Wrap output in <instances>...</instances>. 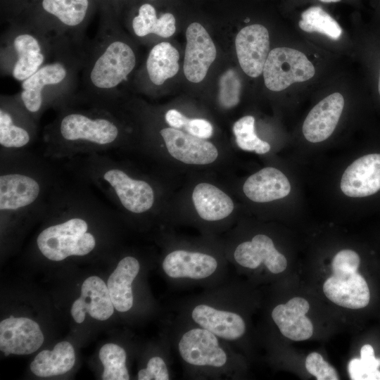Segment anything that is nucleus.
Listing matches in <instances>:
<instances>
[{
	"mask_svg": "<svg viewBox=\"0 0 380 380\" xmlns=\"http://www.w3.org/2000/svg\"><path fill=\"white\" fill-rule=\"evenodd\" d=\"M37 245L47 259L61 261L70 256L89 254L96 241L89 232L87 220L75 212V215L44 229L37 238Z\"/></svg>",
	"mask_w": 380,
	"mask_h": 380,
	"instance_id": "obj_11",
	"label": "nucleus"
},
{
	"mask_svg": "<svg viewBox=\"0 0 380 380\" xmlns=\"http://www.w3.org/2000/svg\"><path fill=\"white\" fill-rule=\"evenodd\" d=\"M160 134L170 156L184 163L208 165L218 156L217 149L213 143L179 129L163 128Z\"/></svg>",
	"mask_w": 380,
	"mask_h": 380,
	"instance_id": "obj_18",
	"label": "nucleus"
},
{
	"mask_svg": "<svg viewBox=\"0 0 380 380\" xmlns=\"http://www.w3.org/2000/svg\"><path fill=\"white\" fill-rule=\"evenodd\" d=\"M254 124L255 118L251 115L244 116L234 124L236 144L243 151L265 154L270 150V145L256 135Z\"/></svg>",
	"mask_w": 380,
	"mask_h": 380,
	"instance_id": "obj_32",
	"label": "nucleus"
},
{
	"mask_svg": "<svg viewBox=\"0 0 380 380\" xmlns=\"http://www.w3.org/2000/svg\"><path fill=\"white\" fill-rule=\"evenodd\" d=\"M87 156L82 171L87 180L129 213L142 214L151 209L155 193L148 182L130 177L106 156L91 153Z\"/></svg>",
	"mask_w": 380,
	"mask_h": 380,
	"instance_id": "obj_7",
	"label": "nucleus"
},
{
	"mask_svg": "<svg viewBox=\"0 0 380 380\" xmlns=\"http://www.w3.org/2000/svg\"><path fill=\"white\" fill-rule=\"evenodd\" d=\"M379 95H380V75H379Z\"/></svg>",
	"mask_w": 380,
	"mask_h": 380,
	"instance_id": "obj_40",
	"label": "nucleus"
},
{
	"mask_svg": "<svg viewBox=\"0 0 380 380\" xmlns=\"http://www.w3.org/2000/svg\"><path fill=\"white\" fill-rule=\"evenodd\" d=\"M134 34L138 37L151 34L167 38L175 32V18L172 13H166L158 18L155 8L150 4H142L131 23Z\"/></svg>",
	"mask_w": 380,
	"mask_h": 380,
	"instance_id": "obj_29",
	"label": "nucleus"
},
{
	"mask_svg": "<svg viewBox=\"0 0 380 380\" xmlns=\"http://www.w3.org/2000/svg\"><path fill=\"white\" fill-rule=\"evenodd\" d=\"M319 1L324 3H335V2H338L341 0H319Z\"/></svg>",
	"mask_w": 380,
	"mask_h": 380,
	"instance_id": "obj_39",
	"label": "nucleus"
},
{
	"mask_svg": "<svg viewBox=\"0 0 380 380\" xmlns=\"http://www.w3.org/2000/svg\"><path fill=\"white\" fill-rule=\"evenodd\" d=\"M344 106V99L333 93L315 105L307 115L303 133L310 142L317 143L328 139L334 132Z\"/></svg>",
	"mask_w": 380,
	"mask_h": 380,
	"instance_id": "obj_22",
	"label": "nucleus"
},
{
	"mask_svg": "<svg viewBox=\"0 0 380 380\" xmlns=\"http://www.w3.org/2000/svg\"><path fill=\"white\" fill-rule=\"evenodd\" d=\"M37 134V121L25 110L16 96H1L0 146L4 151H21Z\"/></svg>",
	"mask_w": 380,
	"mask_h": 380,
	"instance_id": "obj_13",
	"label": "nucleus"
},
{
	"mask_svg": "<svg viewBox=\"0 0 380 380\" xmlns=\"http://www.w3.org/2000/svg\"><path fill=\"white\" fill-rule=\"evenodd\" d=\"M137 64L132 46L120 34L110 15L103 19L93 42L84 49V97L113 106L118 88Z\"/></svg>",
	"mask_w": 380,
	"mask_h": 380,
	"instance_id": "obj_2",
	"label": "nucleus"
},
{
	"mask_svg": "<svg viewBox=\"0 0 380 380\" xmlns=\"http://www.w3.org/2000/svg\"><path fill=\"white\" fill-rule=\"evenodd\" d=\"M343 193L354 198L366 197L380 190V153L363 156L344 171L341 180Z\"/></svg>",
	"mask_w": 380,
	"mask_h": 380,
	"instance_id": "obj_19",
	"label": "nucleus"
},
{
	"mask_svg": "<svg viewBox=\"0 0 380 380\" xmlns=\"http://www.w3.org/2000/svg\"><path fill=\"white\" fill-rule=\"evenodd\" d=\"M218 101L224 108H232L240 101L241 82L237 72L227 70L221 76L219 82Z\"/></svg>",
	"mask_w": 380,
	"mask_h": 380,
	"instance_id": "obj_35",
	"label": "nucleus"
},
{
	"mask_svg": "<svg viewBox=\"0 0 380 380\" xmlns=\"http://www.w3.org/2000/svg\"><path fill=\"white\" fill-rule=\"evenodd\" d=\"M168 327L167 335L180 360L184 377L196 380L239 377L241 359L229 343L172 314Z\"/></svg>",
	"mask_w": 380,
	"mask_h": 380,
	"instance_id": "obj_3",
	"label": "nucleus"
},
{
	"mask_svg": "<svg viewBox=\"0 0 380 380\" xmlns=\"http://www.w3.org/2000/svg\"><path fill=\"white\" fill-rule=\"evenodd\" d=\"M43 342L39 324L31 319L11 316L0 322V350L5 355L33 353Z\"/></svg>",
	"mask_w": 380,
	"mask_h": 380,
	"instance_id": "obj_17",
	"label": "nucleus"
},
{
	"mask_svg": "<svg viewBox=\"0 0 380 380\" xmlns=\"http://www.w3.org/2000/svg\"><path fill=\"white\" fill-rule=\"evenodd\" d=\"M323 291L331 301L350 309L363 308L370 300L367 283L357 271L333 273L324 281Z\"/></svg>",
	"mask_w": 380,
	"mask_h": 380,
	"instance_id": "obj_20",
	"label": "nucleus"
},
{
	"mask_svg": "<svg viewBox=\"0 0 380 380\" xmlns=\"http://www.w3.org/2000/svg\"><path fill=\"white\" fill-rule=\"evenodd\" d=\"M141 270L139 260L132 255L122 258L110 275L107 286L116 310L126 312L132 309L134 303L133 284Z\"/></svg>",
	"mask_w": 380,
	"mask_h": 380,
	"instance_id": "obj_24",
	"label": "nucleus"
},
{
	"mask_svg": "<svg viewBox=\"0 0 380 380\" xmlns=\"http://www.w3.org/2000/svg\"><path fill=\"white\" fill-rule=\"evenodd\" d=\"M178 51L169 42L156 44L150 51L146 61V72L149 81L161 86L179 71Z\"/></svg>",
	"mask_w": 380,
	"mask_h": 380,
	"instance_id": "obj_28",
	"label": "nucleus"
},
{
	"mask_svg": "<svg viewBox=\"0 0 380 380\" xmlns=\"http://www.w3.org/2000/svg\"><path fill=\"white\" fill-rule=\"evenodd\" d=\"M151 1H154V0H151Z\"/></svg>",
	"mask_w": 380,
	"mask_h": 380,
	"instance_id": "obj_41",
	"label": "nucleus"
},
{
	"mask_svg": "<svg viewBox=\"0 0 380 380\" xmlns=\"http://www.w3.org/2000/svg\"><path fill=\"white\" fill-rule=\"evenodd\" d=\"M380 358L375 357L373 347L364 345L360 349V358L352 359L348 366L352 380H380Z\"/></svg>",
	"mask_w": 380,
	"mask_h": 380,
	"instance_id": "obj_33",
	"label": "nucleus"
},
{
	"mask_svg": "<svg viewBox=\"0 0 380 380\" xmlns=\"http://www.w3.org/2000/svg\"><path fill=\"white\" fill-rule=\"evenodd\" d=\"M262 72L267 88L279 91L295 82L311 79L315 69L301 51L289 47H277L270 51Z\"/></svg>",
	"mask_w": 380,
	"mask_h": 380,
	"instance_id": "obj_12",
	"label": "nucleus"
},
{
	"mask_svg": "<svg viewBox=\"0 0 380 380\" xmlns=\"http://www.w3.org/2000/svg\"><path fill=\"white\" fill-rule=\"evenodd\" d=\"M308 372L317 380H338L336 369L317 353H310L305 360Z\"/></svg>",
	"mask_w": 380,
	"mask_h": 380,
	"instance_id": "obj_36",
	"label": "nucleus"
},
{
	"mask_svg": "<svg viewBox=\"0 0 380 380\" xmlns=\"http://www.w3.org/2000/svg\"><path fill=\"white\" fill-rule=\"evenodd\" d=\"M55 55L53 61L23 81L21 91L15 94L37 122L46 108H59L75 96L77 74L82 69L84 53L65 51Z\"/></svg>",
	"mask_w": 380,
	"mask_h": 380,
	"instance_id": "obj_5",
	"label": "nucleus"
},
{
	"mask_svg": "<svg viewBox=\"0 0 380 380\" xmlns=\"http://www.w3.org/2000/svg\"><path fill=\"white\" fill-rule=\"evenodd\" d=\"M182 128L189 134L201 139H208L213 135V128L210 122L201 118H187L184 117Z\"/></svg>",
	"mask_w": 380,
	"mask_h": 380,
	"instance_id": "obj_38",
	"label": "nucleus"
},
{
	"mask_svg": "<svg viewBox=\"0 0 380 380\" xmlns=\"http://www.w3.org/2000/svg\"><path fill=\"white\" fill-rule=\"evenodd\" d=\"M32 11L11 23H18L46 38L55 53L83 51L89 0H39Z\"/></svg>",
	"mask_w": 380,
	"mask_h": 380,
	"instance_id": "obj_6",
	"label": "nucleus"
},
{
	"mask_svg": "<svg viewBox=\"0 0 380 380\" xmlns=\"http://www.w3.org/2000/svg\"><path fill=\"white\" fill-rule=\"evenodd\" d=\"M226 259L213 252L175 248L163 258L160 270L175 287L206 289L229 279Z\"/></svg>",
	"mask_w": 380,
	"mask_h": 380,
	"instance_id": "obj_9",
	"label": "nucleus"
},
{
	"mask_svg": "<svg viewBox=\"0 0 380 380\" xmlns=\"http://www.w3.org/2000/svg\"><path fill=\"white\" fill-rule=\"evenodd\" d=\"M360 263L358 254L354 251L345 249L337 253L333 258V273L357 272Z\"/></svg>",
	"mask_w": 380,
	"mask_h": 380,
	"instance_id": "obj_37",
	"label": "nucleus"
},
{
	"mask_svg": "<svg viewBox=\"0 0 380 380\" xmlns=\"http://www.w3.org/2000/svg\"><path fill=\"white\" fill-rule=\"evenodd\" d=\"M192 201L198 216L206 222H217L229 217L234 210L232 198L217 186L208 183L197 184Z\"/></svg>",
	"mask_w": 380,
	"mask_h": 380,
	"instance_id": "obj_26",
	"label": "nucleus"
},
{
	"mask_svg": "<svg viewBox=\"0 0 380 380\" xmlns=\"http://www.w3.org/2000/svg\"><path fill=\"white\" fill-rule=\"evenodd\" d=\"M19 157L1 160L0 174L1 215L20 214L34 208H47L50 178L40 166Z\"/></svg>",
	"mask_w": 380,
	"mask_h": 380,
	"instance_id": "obj_8",
	"label": "nucleus"
},
{
	"mask_svg": "<svg viewBox=\"0 0 380 380\" xmlns=\"http://www.w3.org/2000/svg\"><path fill=\"white\" fill-rule=\"evenodd\" d=\"M239 63L243 72L257 77L263 68L270 53V37L267 28L253 24L242 28L235 39Z\"/></svg>",
	"mask_w": 380,
	"mask_h": 380,
	"instance_id": "obj_16",
	"label": "nucleus"
},
{
	"mask_svg": "<svg viewBox=\"0 0 380 380\" xmlns=\"http://www.w3.org/2000/svg\"><path fill=\"white\" fill-rule=\"evenodd\" d=\"M1 73L22 82L55 51L49 42L30 28L11 23L1 38Z\"/></svg>",
	"mask_w": 380,
	"mask_h": 380,
	"instance_id": "obj_10",
	"label": "nucleus"
},
{
	"mask_svg": "<svg viewBox=\"0 0 380 380\" xmlns=\"http://www.w3.org/2000/svg\"><path fill=\"white\" fill-rule=\"evenodd\" d=\"M139 380H169L173 379L169 350L150 357L144 367L137 373Z\"/></svg>",
	"mask_w": 380,
	"mask_h": 380,
	"instance_id": "obj_34",
	"label": "nucleus"
},
{
	"mask_svg": "<svg viewBox=\"0 0 380 380\" xmlns=\"http://www.w3.org/2000/svg\"><path fill=\"white\" fill-rule=\"evenodd\" d=\"M227 259L239 271L257 270L263 266L270 273L278 274L287 267L286 257L276 248L272 239L264 234H258L251 240L237 244Z\"/></svg>",
	"mask_w": 380,
	"mask_h": 380,
	"instance_id": "obj_14",
	"label": "nucleus"
},
{
	"mask_svg": "<svg viewBox=\"0 0 380 380\" xmlns=\"http://www.w3.org/2000/svg\"><path fill=\"white\" fill-rule=\"evenodd\" d=\"M99 358L103 365L102 379L129 380L125 350L115 343H106L99 350Z\"/></svg>",
	"mask_w": 380,
	"mask_h": 380,
	"instance_id": "obj_31",
	"label": "nucleus"
},
{
	"mask_svg": "<svg viewBox=\"0 0 380 380\" xmlns=\"http://www.w3.org/2000/svg\"><path fill=\"white\" fill-rule=\"evenodd\" d=\"M114 305L105 282L97 276L86 279L81 287V295L71 308V315L77 323H82L86 312L98 320L108 319L114 312Z\"/></svg>",
	"mask_w": 380,
	"mask_h": 380,
	"instance_id": "obj_21",
	"label": "nucleus"
},
{
	"mask_svg": "<svg viewBox=\"0 0 380 380\" xmlns=\"http://www.w3.org/2000/svg\"><path fill=\"white\" fill-rule=\"evenodd\" d=\"M75 362V350L68 341L57 343L52 350L39 353L30 364L31 372L39 377L61 375L70 371Z\"/></svg>",
	"mask_w": 380,
	"mask_h": 380,
	"instance_id": "obj_27",
	"label": "nucleus"
},
{
	"mask_svg": "<svg viewBox=\"0 0 380 380\" xmlns=\"http://www.w3.org/2000/svg\"><path fill=\"white\" fill-rule=\"evenodd\" d=\"M186 46L184 73L191 82H201L216 58V47L208 32L198 23L190 24L186 31Z\"/></svg>",
	"mask_w": 380,
	"mask_h": 380,
	"instance_id": "obj_15",
	"label": "nucleus"
},
{
	"mask_svg": "<svg viewBox=\"0 0 380 380\" xmlns=\"http://www.w3.org/2000/svg\"><path fill=\"white\" fill-rule=\"evenodd\" d=\"M243 191L251 201L265 203L286 197L291 184L283 172L267 167L251 175L244 182Z\"/></svg>",
	"mask_w": 380,
	"mask_h": 380,
	"instance_id": "obj_25",
	"label": "nucleus"
},
{
	"mask_svg": "<svg viewBox=\"0 0 380 380\" xmlns=\"http://www.w3.org/2000/svg\"><path fill=\"white\" fill-rule=\"evenodd\" d=\"M112 107L83 96H74L59 107L58 115L44 130L48 156L98 153L116 146L122 132Z\"/></svg>",
	"mask_w": 380,
	"mask_h": 380,
	"instance_id": "obj_1",
	"label": "nucleus"
},
{
	"mask_svg": "<svg viewBox=\"0 0 380 380\" xmlns=\"http://www.w3.org/2000/svg\"><path fill=\"white\" fill-rule=\"evenodd\" d=\"M298 25L305 32H317L334 40L342 34L338 23L320 6H312L304 11Z\"/></svg>",
	"mask_w": 380,
	"mask_h": 380,
	"instance_id": "obj_30",
	"label": "nucleus"
},
{
	"mask_svg": "<svg viewBox=\"0 0 380 380\" xmlns=\"http://www.w3.org/2000/svg\"><path fill=\"white\" fill-rule=\"evenodd\" d=\"M309 309L305 299L295 297L285 304L276 305L271 312V317L284 336L293 341H304L313 334V325L305 316Z\"/></svg>",
	"mask_w": 380,
	"mask_h": 380,
	"instance_id": "obj_23",
	"label": "nucleus"
},
{
	"mask_svg": "<svg viewBox=\"0 0 380 380\" xmlns=\"http://www.w3.org/2000/svg\"><path fill=\"white\" fill-rule=\"evenodd\" d=\"M239 287L230 281L185 298L172 308V314L211 331L234 348L247 333Z\"/></svg>",
	"mask_w": 380,
	"mask_h": 380,
	"instance_id": "obj_4",
	"label": "nucleus"
}]
</instances>
